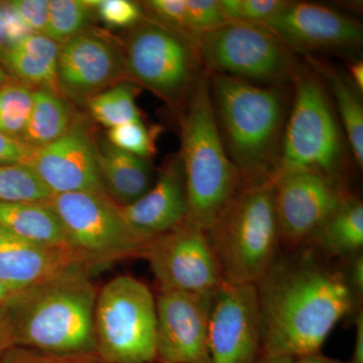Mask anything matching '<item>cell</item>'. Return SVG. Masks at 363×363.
<instances>
[{"label":"cell","mask_w":363,"mask_h":363,"mask_svg":"<svg viewBox=\"0 0 363 363\" xmlns=\"http://www.w3.org/2000/svg\"><path fill=\"white\" fill-rule=\"evenodd\" d=\"M187 35L197 40L202 33L226 23L219 0H186Z\"/></svg>","instance_id":"obj_33"},{"label":"cell","mask_w":363,"mask_h":363,"mask_svg":"<svg viewBox=\"0 0 363 363\" xmlns=\"http://www.w3.org/2000/svg\"><path fill=\"white\" fill-rule=\"evenodd\" d=\"M94 331L102 363L156 362V297L149 286L130 276L105 284L95 303Z\"/></svg>","instance_id":"obj_9"},{"label":"cell","mask_w":363,"mask_h":363,"mask_svg":"<svg viewBox=\"0 0 363 363\" xmlns=\"http://www.w3.org/2000/svg\"><path fill=\"white\" fill-rule=\"evenodd\" d=\"M294 363H346L341 362V360L336 359V358H331L324 357V355L319 353H314V354L305 355L295 358Z\"/></svg>","instance_id":"obj_41"},{"label":"cell","mask_w":363,"mask_h":363,"mask_svg":"<svg viewBox=\"0 0 363 363\" xmlns=\"http://www.w3.org/2000/svg\"><path fill=\"white\" fill-rule=\"evenodd\" d=\"M140 257L149 262L159 291L210 293L224 281L206 231L187 221L147 241Z\"/></svg>","instance_id":"obj_11"},{"label":"cell","mask_w":363,"mask_h":363,"mask_svg":"<svg viewBox=\"0 0 363 363\" xmlns=\"http://www.w3.org/2000/svg\"><path fill=\"white\" fill-rule=\"evenodd\" d=\"M131 228L147 240L185 223L188 216L185 175L180 154L162 167L152 187L133 204L121 207Z\"/></svg>","instance_id":"obj_18"},{"label":"cell","mask_w":363,"mask_h":363,"mask_svg":"<svg viewBox=\"0 0 363 363\" xmlns=\"http://www.w3.org/2000/svg\"><path fill=\"white\" fill-rule=\"evenodd\" d=\"M211 363H257L262 354L255 285L224 281L212 301L208 325Z\"/></svg>","instance_id":"obj_13"},{"label":"cell","mask_w":363,"mask_h":363,"mask_svg":"<svg viewBox=\"0 0 363 363\" xmlns=\"http://www.w3.org/2000/svg\"><path fill=\"white\" fill-rule=\"evenodd\" d=\"M208 74L259 85L292 84L303 60L264 23L226 21L196 40Z\"/></svg>","instance_id":"obj_8"},{"label":"cell","mask_w":363,"mask_h":363,"mask_svg":"<svg viewBox=\"0 0 363 363\" xmlns=\"http://www.w3.org/2000/svg\"><path fill=\"white\" fill-rule=\"evenodd\" d=\"M75 266L94 269L71 247L40 245L0 228V283L9 293L18 292Z\"/></svg>","instance_id":"obj_19"},{"label":"cell","mask_w":363,"mask_h":363,"mask_svg":"<svg viewBox=\"0 0 363 363\" xmlns=\"http://www.w3.org/2000/svg\"><path fill=\"white\" fill-rule=\"evenodd\" d=\"M264 25L291 51L305 58L322 52L351 51L362 45L359 21L313 2L289 1Z\"/></svg>","instance_id":"obj_14"},{"label":"cell","mask_w":363,"mask_h":363,"mask_svg":"<svg viewBox=\"0 0 363 363\" xmlns=\"http://www.w3.org/2000/svg\"><path fill=\"white\" fill-rule=\"evenodd\" d=\"M346 264L342 272L351 290L359 301L363 296V255L362 252L357 253L352 257L345 259Z\"/></svg>","instance_id":"obj_37"},{"label":"cell","mask_w":363,"mask_h":363,"mask_svg":"<svg viewBox=\"0 0 363 363\" xmlns=\"http://www.w3.org/2000/svg\"><path fill=\"white\" fill-rule=\"evenodd\" d=\"M32 152L33 150L20 140H13L0 133V164L26 162Z\"/></svg>","instance_id":"obj_36"},{"label":"cell","mask_w":363,"mask_h":363,"mask_svg":"<svg viewBox=\"0 0 363 363\" xmlns=\"http://www.w3.org/2000/svg\"><path fill=\"white\" fill-rule=\"evenodd\" d=\"M60 45L42 33H28L6 45L0 65L9 77L32 89L45 88L59 92L57 86Z\"/></svg>","instance_id":"obj_20"},{"label":"cell","mask_w":363,"mask_h":363,"mask_svg":"<svg viewBox=\"0 0 363 363\" xmlns=\"http://www.w3.org/2000/svg\"><path fill=\"white\" fill-rule=\"evenodd\" d=\"M123 76V47L107 33L88 28L60 45L57 86L66 99L87 105Z\"/></svg>","instance_id":"obj_12"},{"label":"cell","mask_w":363,"mask_h":363,"mask_svg":"<svg viewBox=\"0 0 363 363\" xmlns=\"http://www.w3.org/2000/svg\"><path fill=\"white\" fill-rule=\"evenodd\" d=\"M295 358L284 355L260 354L257 363H294Z\"/></svg>","instance_id":"obj_42"},{"label":"cell","mask_w":363,"mask_h":363,"mask_svg":"<svg viewBox=\"0 0 363 363\" xmlns=\"http://www.w3.org/2000/svg\"><path fill=\"white\" fill-rule=\"evenodd\" d=\"M9 291L6 290V286L2 285L1 283H0V308L2 307V305L4 304V302H6V298H9Z\"/></svg>","instance_id":"obj_45"},{"label":"cell","mask_w":363,"mask_h":363,"mask_svg":"<svg viewBox=\"0 0 363 363\" xmlns=\"http://www.w3.org/2000/svg\"><path fill=\"white\" fill-rule=\"evenodd\" d=\"M207 235L224 281L255 285L279 255L274 182L241 189Z\"/></svg>","instance_id":"obj_6"},{"label":"cell","mask_w":363,"mask_h":363,"mask_svg":"<svg viewBox=\"0 0 363 363\" xmlns=\"http://www.w3.org/2000/svg\"><path fill=\"white\" fill-rule=\"evenodd\" d=\"M215 292L159 291L156 362L211 363L208 325Z\"/></svg>","instance_id":"obj_16"},{"label":"cell","mask_w":363,"mask_h":363,"mask_svg":"<svg viewBox=\"0 0 363 363\" xmlns=\"http://www.w3.org/2000/svg\"><path fill=\"white\" fill-rule=\"evenodd\" d=\"M0 228L23 240L68 247L58 215L49 202H0Z\"/></svg>","instance_id":"obj_24"},{"label":"cell","mask_w":363,"mask_h":363,"mask_svg":"<svg viewBox=\"0 0 363 363\" xmlns=\"http://www.w3.org/2000/svg\"><path fill=\"white\" fill-rule=\"evenodd\" d=\"M159 130H150L142 119L121 124L108 130V143L116 149L143 159L156 154V138Z\"/></svg>","instance_id":"obj_30"},{"label":"cell","mask_w":363,"mask_h":363,"mask_svg":"<svg viewBox=\"0 0 363 363\" xmlns=\"http://www.w3.org/2000/svg\"><path fill=\"white\" fill-rule=\"evenodd\" d=\"M126 76L164 102L185 107L207 72L195 40L145 16L123 47Z\"/></svg>","instance_id":"obj_7"},{"label":"cell","mask_w":363,"mask_h":363,"mask_svg":"<svg viewBox=\"0 0 363 363\" xmlns=\"http://www.w3.org/2000/svg\"><path fill=\"white\" fill-rule=\"evenodd\" d=\"M351 83L354 85L358 92H363V62L362 60H355L348 65V72H346Z\"/></svg>","instance_id":"obj_39"},{"label":"cell","mask_w":363,"mask_h":363,"mask_svg":"<svg viewBox=\"0 0 363 363\" xmlns=\"http://www.w3.org/2000/svg\"><path fill=\"white\" fill-rule=\"evenodd\" d=\"M51 197L26 162L0 164V202H47Z\"/></svg>","instance_id":"obj_28"},{"label":"cell","mask_w":363,"mask_h":363,"mask_svg":"<svg viewBox=\"0 0 363 363\" xmlns=\"http://www.w3.org/2000/svg\"><path fill=\"white\" fill-rule=\"evenodd\" d=\"M13 80L11 77H9L7 72L4 70V67L0 65V89H1L4 86H6L7 83L11 82Z\"/></svg>","instance_id":"obj_44"},{"label":"cell","mask_w":363,"mask_h":363,"mask_svg":"<svg viewBox=\"0 0 363 363\" xmlns=\"http://www.w3.org/2000/svg\"><path fill=\"white\" fill-rule=\"evenodd\" d=\"M307 242L325 257L347 259L362 252L363 204L347 193Z\"/></svg>","instance_id":"obj_23"},{"label":"cell","mask_w":363,"mask_h":363,"mask_svg":"<svg viewBox=\"0 0 363 363\" xmlns=\"http://www.w3.org/2000/svg\"><path fill=\"white\" fill-rule=\"evenodd\" d=\"M95 145L105 192L118 206L133 204L152 187L154 169L150 160L116 149L108 142Z\"/></svg>","instance_id":"obj_21"},{"label":"cell","mask_w":363,"mask_h":363,"mask_svg":"<svg viewBox=\"0 0 363 363\" xmlns=\"http://www.w3.org/2000/svg\"><path fill=\"white\" fill-rule=\"evenodd\" d=\"M74 123L66 98L45 88L33 89L32 111L20 142L30 149H39L65 135Z\"/></svg>","instance_id":"obj_25"},{"label":"cell","mask_w":363,"mask_h":363,"mask_svg":"<svg viewBox=\"0 0 363 363\" xmlns=\"http://www.w3.org/2000/svg\"><path fill=\"white\" fill-rule=\"evenodd\" d=\"M26 164L52 195L106 194L98 167L96 145L83 124L74 123L58 140L33 150Z\"/></svg>","instance_id":"obj_17"},{"label":"cell","mask_w":363,"mask_h":363,"mask_svg":"<svg viewBox=\"0 0 363 363\" xmlns=\"http://www.w3.org/2000/svg\"><path fill=\"white\" fill-rule=\"evenodd\" d=\"M350 156L326 85L305 62L293 78L292 100L274 177L310 171L343 184Z\"/></svg>","instance_id":"obj_5"},{"label":"cell","mask_w":363,"mask_h":363,"mask_svg":"<svg viewBox=\"0 0 363 363\" xmlns=\"http://www.w3.org/2000/svg\"><path fill=\"white\" fill-rule=\"evenodd\" d=\"M9 44L6 35V6L4 1H0V55Z\"/></svg>","instance_id":"obj_40"},{"label":"cell","mask_w":363,"mask_h":363,"mask_svg":"<svg viewBox=\"0 0 363 363\" xmlns=\"http://www.w3.org/2000/svg\"><path fill=\"white\" fill-rule=\"evenodd\" d=\"M306 63L323 80L330 94L334 108L353 161L358 168L363 167V104L362 94L351 83L346 72L316 58H306Z\"/></svg>","instance_id":"obj_22"},{"label":"cell","mask_w":363,"mask_h":363,"mask_svg":"<svg viewBox=\"0 0 363 363\" xmlns=\"http://www.w3.org/2000/svg\"><path fill=\"white\" fill-rule=\"evenodd\" d=\"M183 109L179 154L185 175L187 222L207 233L247 185L219 135L208 73Z\"/></svg>","instance_id":"obj_4"},{"label":"cell","mask_w":363,"mask_h":363,"mask_svg":"<svg viewBox=\"0 0 363 363\" xmlns=\"http://www.w3.org/2000/svg\"><path fill=\"white\" fill-rule=\"evenodd\" d=\"M94 9L89 0H51L44 35L61 45L90 28Z\"/></svg>","instance_id":"obj_27"},{"label":"cell","mask_w":363,"mask_h":363,"mask_svg":"<svg viewBox=\"0 0 363 363\" xmlns=\"http://www.w3.org/2000/svg\"><path fill=\"white\" fill-rule=\"evenodd\" d=\"M0 363H102L96 353L93 354H63L30 350V348H7Z\"/></svg>","instance_id":"obj_34"},{"label":"cell","mask_w":363,"mask_h":363,"mask_svg":"<svg viewBox=\"0 0 363 363\" xmlns=\"http://www.w3.org/2000/svg\"><path fill=\"white\" fill-rule=\"evenodd\" d=\"M152 363H164V362H152Z\"/></svg>","instance_id":"obj_46"},{"label":"cell","mask_w":363,"mask_h":363,"mask_svg":"<svg viewBox=\"0 0 363 363\" xmlns=\"http://www.w3.org/2000/svg\"><path fill=\"white\" fill-rule=\"evenodd\" d=\"M92 271L71 267L9 294L0 308L9 346L63 354L96 353L98 291L91 279Z\"/></svg>","instance_id":"obj_2"},{"label":"cell","mask_w":363,"mask_h":363,"mask_svg":"<svg viewBox=\"0 0 363 363\" xmlns=\"http://www.w3.org/2000/svg\"><path fill=\"white\" fill-rule=\"evenodd\" d=\"M9 347H11V346H9V338H7L6 326H4L1 313H0V357H2L4 351H6L7 348Z\"/></svg>","instance_id":"obj_43"},{"label":"cell","mask_w":363,"mask_h":363,"mask_svg":"<svg viewBox=\"0 0 363 363\" xmlns=\"http://www.w3.org/2000/svg\"><path fill=\"white\" fill-rule=\"evenodd\" d=\"M140 88L130 80H123L104 91L88 102L91 116L109 130L121 124L140 121L135 98Z\"/></svg>","instance_id":"obj_26"},{"label":"cell","mask_w":363,"mask_h":363,"mask_svg":"<svg viewBox=\"0 0 363 363\" xmlns=\"http://www.w3.org/2000/svg\"><path fill=\"white\" fill-rule=\"evenodd\" d=\"M272 182L281 240L292 247L307 242L348 193L343 184L310 171L286 172Z\"/></svg>","instance_id":"obj_15"},{"label":"cell","mask_w":363,"mask_h":363,"mask_svg":"<svg viewBox=\"0 0 363 363\" xmlns=\"http://www.w3.org/2000/svg\"><path fill=\"white\" fill-rule=\"evenodd\" d=\"M48 202L58 215L68 247L93 269L140 257L150 240L131 228L107 194L67 193L52 195Z\"/></svg>","instance_id":"obj_10"},{"label":"cell","mask_w":363,"mask_h":363,"mask_svg":"<svg viewBox=\"0 0 363 363\" xmlns=\"http://www.w3.org/2000/svg\"><path fill=\"white\" fill-rule=\"evenodd\" d=\"M219 135L245 185L272 181L278 169L292 84L259 85L208 74Z\"/></svg>","instance_id":"obj_3"},{"label":"cell","mask_w":363,"mask_h":363,"mask_svg":"<svg viewBox=\"0 0 363 363\" xmlns=\"http://www.w3.org/2000/svg\"><path fill=\"white\" fill-rule=\"evenodd\" d=\"M226 21L264 23L288 4V0H219Z\"/></svg>","instance_id":"obj_31"},{"label":"cell","mask_w":363,"mask_h":363,"mask_svg":"<svg viewBox=\"0 0 363 363\" xmlns=\"http://www.w3.org/2000/svg\"><path fill=\"white\" fill-rule=\"evenodd\" d=\"M33 89L11 80L0 89V133L20 140L33 107Z\"/></svg>","instance_id":"obj_29"},{"label":"cell","mask_w":363,"mask_h":363,"mask_svg":"<svg viewBox=\"0 0 363 363\" xmlns=\"http://www.w3.org/2000/svg\"><path fill=\"white\" fill-rule=\"evenodd\" d=\"M255 288L262 354L319 353L339 322L359 311L342 269L314 248L279 255Z\"/></svg>","instance_id":"obj_1"},{"label":"cell","mask_w":363,"mask_h":363,"mask_svg":"<svg viewBox=\"0 0 363 363\" xmlns=\"http://www.w3.org/2000/svg\"><path fill=\"white\" fill-rule=\"evenodd\" d=\"M95 14L111 28H133L145 18L142 6L130 0H89Z\"/></svg>","instance_id":"obj_32"},{"label":"cell","mask_w":363,"mask_h":363,"mask_svg":"<svg viewBox=\"0 0 363 363\" xmlns=\"http://www.w3.org/2000/svg\"><path fill=\"white\" fill-rule=\"evenodd\" d=\"M6 2L28 32L44 35L49 0H11Z\"/></svg>","instance_id":"obj_35"},{"label":"cell","mask_w":363,"mask_h":363,"mask_svg":"<svg viewBox=\"0 0 363 363\" xmlns=\"http://www.w3.org/2000/svg\"><path fill=\"white\" fill-rule=\"evenodd\" d=\"M350 363H363V313L362 310L355 316V340Z\"/></svg>","instance_id":"obj_38"}]
</instances>
